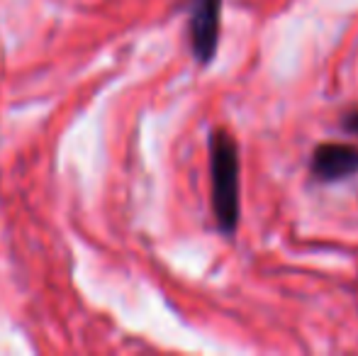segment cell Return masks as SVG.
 <instances>
[{
  "instance_id": "3957f363",
  "label": "cell",
  "mask_w": 358,
  "mask_h": 356,
  "mask_svg": "<svg viewBox=\"0 0 358 356\" xmlns=\"http://www.w3.org/2000/svg\"><path fill=\"white\" fill-rule=\"evenodd\" d=\"M312 173L320 180H341L358 173V147L322 144L312 154Z\"/></svg>"
},
{
  "instance_id": "7a4b0ae2",
  "label": "cell",
  "mask_w": 358,
  "mask_h": 356,
  "mask_svg": "<svg viewBox=\"0 0 358 356\" xmlns=\"http://www.w3.org/2000/svg\"><path fill=\"white\" fill-rule=\"evenodd\" d=\"M222 0H193L190 8V47L200 64H210L220 42Z\"/></svg>"
},
{
  "instance_id": "6da1fadb",
  "label": "cell",
  "mask_w": 358,
  "mask_h": 356,
  "mask_svg": "<svg viewBox=\"0 0 358 356\" xmlns=\"http://www.w3.org/2000/svg\"><path fill=\"white\" fill-rule=\"evenodd\" d=\"M210 178L217 225L224 234H231L239 225V154L224 129H217L210 139Z\"/></svg>"
},
{
  "instance_id": "277c9868",
  "label": "cell",
  "mask_w": 358,
  "mask_h": 356,
  "mask_svg": "<svg viewBox=\"0 0 358 356\" xmlns=\"http://www.w3.org/2000/svg\"><path fill=\"white\" fill-rule=\"evenodd\" d=\"M344 129L346 132H354V134H358V113H349V115H344Z\"/></svg>"
}]
</instances>
